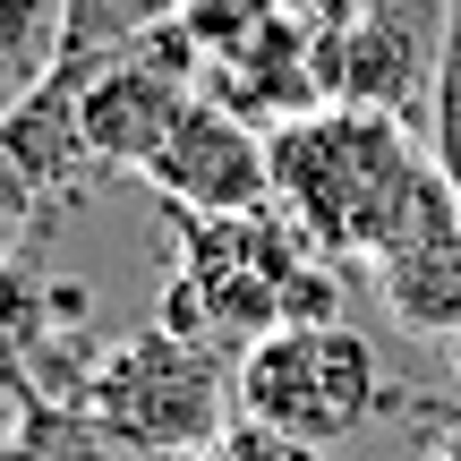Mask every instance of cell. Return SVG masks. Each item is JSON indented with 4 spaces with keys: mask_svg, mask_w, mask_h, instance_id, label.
Instances as JSON below:
<instances>
[{
    "mask_svg": "<svg viewBox=\"0 0 461 461\" xmlns=\"http://www.w3.org/2000/svg\"><path fill=\"white\" fill-rule=\"evenodd\" d=\"M205 86L188 68L154 60V51H129V60H103L77 77V137L103 171H146L154 154L171 146V129L188 120Z\"/></svg>",
    "mask_w": 461,
    "mask_h": 461,
    "instance_id": "cell-6",
    "label": "cell"
},
{
    "mask_svg": "<svg viewBox=\"0 0 461 461\" xmlns=\"http://www.w3.org/2000/svg\"><path fill=\"white\" fill-rule=\"evenodd\" d=\"M308 257L316 248L291 230L282 205H265V214H188L163 325L188 333V342H205V333L257 342V333L282 325V299H291V282H299Z\"/></svg>",
    "mask_w": 461,
    "mask_h": 461,
    "instance_id": "cell-3",
    "label": "cell"
},
{
    "mask_svg": "<svg viewBox=\"0 0 461 461\" xmlns=\"http://www.w3.org/2000/svg\"><path fill=\"white\" fill-rule=\"evenodd\" d=\"M34 419H43V384H34V367H17L9 350H0V453H9Z\"/></svg>",
    "mask_w": 461,
    "mask_h": 461,
    "instance_id": "cell-11",
    "label": "cell"
},
{
    "mask_svg": "<svg viewBox=\"0 0 461 461\" xmlns=\"http://www.w3.org/2000/svg\"><path fill=\"white\" fill-rule=\"evenodd\" d=\"M230 402L257 428H282L299 445H342L376 419V350L350 325H274L240 350L230 367Z\"/></svg>",
    "mask_w": 461,
    "mask_h": 461,
    "instance_id": "cell-4",
    "label": "cell"
},
{
    "mask_svg": "<svg viewBox=\"0 0 461 461\" xmlns=\"http://www.w3.org/2000/svg\"><path fill=\"white\" fill-rule=\"evenodd\" d=\"M0 299H9V257H0Z\"/></svg>",
    "mask_w": 461,
    "mask_h": 461,
    "instance_id": "cell-13",
    "label": "cell"
},
{
    "mask_svg": "<svg viewBox=\"0 0 461 461\" xmlns=\"http://www.w3.org/2000/svg\"><path fill=\"white\" fill-rule=\"evenodd\" d=\"M419 461H461V411L428 428V445H419Z\"/></svg>",
    "mask_w": 461,
    "mask_h": 461,
    "instance_id": "cell-12",
    "label": "cell"
},
{
    "mask_svg": "<svg viewBox=\"0 0 461 461\" xmlns=\"http://www.w3.org/2000/svg\"><path fill=\"white\" fill-rule=\"evenodd\" d=\"M376 291H384V308H393L402 333L453 342L461 333V214L419 230V240H402L393 257L376 265Z\"/></svg>",
    "mask_w": 461,
    "mask_h": 461,
    "instance_id": "cell-7",
    "label": "cell"
},
{
    "mask_svg": "<svg viewBox=\"0 0 461 461\" xmlns=\"http://www.w3.org/2000/svg\"><path fill=\"white\" fill-rule=\"evenodd\" d=\"M205 461H325V445H299V436H282V428L230 419V428H222V445L205 453Z\"/></svg>",
    "mask_w": 461,
    "mask_h": 461,
    "instance_id": "cell-10",
    "label": "cell"
},
{
    "mask_svg": "<svg viewBox=\"0 0 461 461\" xmlns=\"http://www.w3.org/2000/svg\"><path fill=\"white\" fill-rule=\"evenodd\" d=\"M77 411L120 453H214L230 428V384L205 359V342H188L171 325H146L86 367Z\"/></svg>",
    "mask_w": 461,
    "mask_h": 461,
    "instance_id": "cell-2",
    "label": "cell"
},
{
    "mask_svg": "<svg viewBox=\"0 0 461 461\" xmlns=\"http://www.w3.org/2000/svg\"><path fill=\"white\" fill-rule=\"evenodd\" d=\"M188 0H60V43H51V77L77 86L86 68L146 51V34H163Z\"/></svg>",
    "mask_w": 461,
    "mask_h": 461,
    "instance_id": "cell-8",
    "label": "cell"
},
{
    "mask_svg": "<svg viewBox=\"0 0 461 461\" xmlns=\"http://www.w3.org/2000/svg\"><path fill=\"white\" fill-rule=\"evenodd\" d=\"M51 43H60V0H0V112L51 77Z\"/></svg>",
    "mask_w": 461,
    "mask_h": 461,
    "instance_id": "cell-9",
    "label": "cell"
},
{
    "mask_svg": "<svg viewBox=\"0 0 461 461\" xmlns=\"http://www.w3.org/2000/svg\"><path fill=\"white\" fill-rule=\"evenodd\" d=\"M154 197H171L180 214H265L274 205V146L248 129L230 103L197 95L188 120L171 129V146L146 163Z\"/></svg>",
    "mask_w": 461,
    "mask_h": 461,
    "instance_id": "cell-5",
    "label": "cell"
},
{
    "mask_svg": "<svg viewBox=\"0 0 461 461\" xmlns=\"http://www.w3.org/2000/svg\"><path fill=\"white\" fill-rule=\"evenodd\" d=\"M265 146H274V205L333 265H384L402 240L461 214V188L436 171V154L376 103L291 112Z\"/></svg>",
    "mask_w": 461,
    "mask_h": 461,
    "instance_id": "cell-1",
    "label": "cell"
}]
</instances>
